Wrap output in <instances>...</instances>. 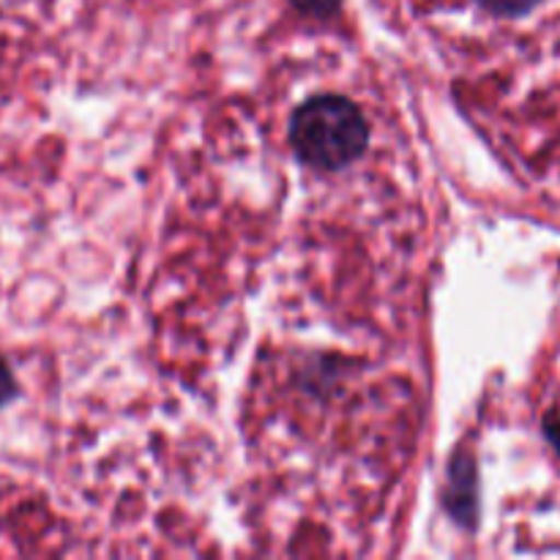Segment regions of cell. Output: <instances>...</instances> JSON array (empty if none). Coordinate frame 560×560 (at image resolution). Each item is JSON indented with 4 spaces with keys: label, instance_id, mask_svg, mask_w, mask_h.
Masks as SVG:
<instances>
[{
    "label": "cell",
    "instance_id": "7a4b0ae2",
    "mask_svg": "<svg viewBox=\"0 0 560 560\" xmlns=\"http://www.w3.org/2000/svg\"><path fill=\"white\" fill-rule=\"evenodd\" d=\"M474 459L468 454H459L452 463V474H448V490H446V503L448 512L454 514V520H459L463 525L474 528L476 520V474H474Z\"/></svg>",
    "mask_w": 560,
    "mask_h": 560
},
{
    "label": "cell",
    "instance_id": "277c9868",
    "mask_svg": "<svg viewBox=\"0 0 560 560\" xmlns=\"http://www.w3.org/2000/svg\"><path fill=\"white\" fill-rule=\"evenodd\" d=\"M301 14H310L323 20V16H334L342 9V0H290Z\"/></svg>",
    "mask_w": 560,
    "mask_h": 560
},
{
    "label": "cell",
    "instance_id": "3957f363",
    "mask_svg": "<svg viewBox=\"0 0 560 560\" xmlns=\"http://www.w3.org/2000/svg\"><path fill=\"white\" fill-rule=\"evenodd\" d=\"M476 3L498 16H523L534 11L541 0H476Z\"/></svg>",
    "mask_w": 560,
    "mask_h": 560
},
{
    "label": "cell",
    "instance_id": "6da1fadb",
    "mask_svg": "<svg viewBox=\"0 0 560 560\" xmlns=\"http://www.w3.org/2000/svg\"><path fill=\"white\" fill-rule=\"evenodd\" d=\"M370 126L355 102L339 93H320L301 104L290 118V145L312 170L339 173L364 156Z\"/></svg>",
    "mask_w": 560,
    "mask_h": 560
},
{
    "label": "cell",
    "instance_id": "5b68a950",
    "mask_svg": "<svg viewBox=\"0 0 560 560\" xmlns=\"http://www.w3.org/2000/svg\"><path fill=\"white\" fill-rule=\"evenodd\" d=\"M14 397H16L14 372H11V366L0 359V408H5Z\"/></svg>",
    "mask_w": 560,
    "mask_h": 560
}]
</instances>
